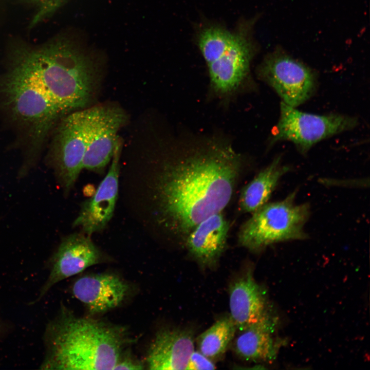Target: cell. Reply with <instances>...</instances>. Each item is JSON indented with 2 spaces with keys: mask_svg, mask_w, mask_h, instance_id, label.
<instances>
[{
  "mask_svg": "<svg viewBox=\"0 0 370 370\" xmlns=\"http://www.w3.org/2000/svg\"><path fill=\"white\" fill-rule=\"evenodd\" d=\"M144 177L148 221L156 238L184 249L190 232L231 201L245 167L230 146L212 144L155 159Z\"/></svg>",
  "mask_w": 370,
  "mask_h": 370,
  "instance_id": "cell-1",
  "label": "cell"
},
{
  "mask_svg": "<svg viewBox=\"0 0 370 370\" xmlns=\"http://www.w3.org/2000/svg\"><path fill=\"white\" fill-rule=\"evenodd\" d=\"M8 66L64 114L86 106L98 82L94 54L78 41L65 36L38 47H17L10 54Z\"/></svg>",
  "mask_w": 370,
  "mask_h": 370,
  "instance_id": "cell-2",
  "label": "cell"
},
{
  "mask_svg": "<svg viewBox=\"0 0 370 370\" xmlns=\"http://www.w3.org/2000/svg\"><path fill=\"white\" fill-rule=\"evenodd\" d=\"M44 369H114L133 340L125 327L78 317L62 306L44 334Z\"/></svg>",
  "mask_w": 370,
  "mask_h": 370,
  "instance_id": "cell-3",
  "label": "cell"
},
{
  "mask_svg": "<svg viewBox=\"0 0 370 370\" xmlns=\"http://www.w3.org/2000/svg\"><path fill=\"white\" fill-rule=\"evenodd\" d=\"M0 110L16 132L23 151L17 175L21 179L36 164L64 114L24 77L8 67L0 75Z\"/></svg>",
  "mask_w": 370,
  "mask_h": 370,
  "instance_id": "cell-4",
  "label": "cell"
},
{
  "mask_svg": "<svg viewBox=\"0 0 370 370\" xmlns=\"http://www.w3.org/2000/svg\"><path fill=\"white\" fill-rule=\"evenodd\" d=\"M297 190L285 199L267 203L251 213L240 227L237 243L251 252L259 253L275 243L308 238L304 227L310 215L308 203L295 202Z\"/></svg>",
  "mask_w": 370,
  "mask_h": 370,
  "instance_id": "cell-5",
  "label": "cell"
},
{
  "mask_svg": "<svg viewBox=\"0 0 370 370\" xmlns=\"http://www.w3.org/2000/svg\"><path fill=\"white\" fill-rule=\"evenodd\" d=\"M95 106L64 116L53 128L45 158L57 179L67 194L83 169L88 136Z\"/></svg>",
  "mask_w": 370,
  "mask_h": 370,
  "instance_id": "cell-6",
  "label": "cell"
},
{
  "mask_svg": "<svg viewBox=\"0 0 370 370\" xmlns=\"http://www.w3.org/2000/svg\"><path fill=\"white\" fill-rule=\"evenodd\" d=\"M358 124V119L355 117L305 113L282 102L280 118L271 132L270 143L290 141L301 154L305 155L318 142L351 130Z\"/></svg>",
  "mask_w": 370,
  "mask_h": 370,
  "instance_id": "cell-7",
  "label": "cell"
},
{
  "mask_svg": "<svg viewBox=\"0 0 370 370\" xmlns=\"http://www.w3.org/2000/svg\"><path fill=\"white\" fill-rule=\"evenodd\" d=\"M258 78L275 90L284 103L296 107L313 95L315 72L281 47L267 54L257 69Z\"/></svg>",
  "mask_w": 370,
  "mask_h": 370,
  "instance_id": "cell-8",
  "label": "cell"
},
{
  "mask_svg": "<svg viewBox=\"0 0 370 370\" xmlns=\"http://www.w3.org/2000/svg\"><path fill=\"white\" fill-rule=\"evenodd\" d=\"M254 22L249 21L240 24L228 49L207 65L211 89L220 97L233 95L249 78L251 62L256 51L251 36Z\"/></svg>",
  "mask_w": 370,
  "mask_h": 370,
  "instance_id": "cell-9",
  "label": "cell"
},
{
  "mask_svg": "<svg viewBox=\"0 0 370 370\" xmlns=\"http://www.w3.org/2000/svg\"><path fill=\"white\" fill-rule=\"evenodd\" d=\"M107 260L106 256L88 236L73 233L66 236L50 258V273L37 300L42 299L60 281Z\"/></svg>",
  "mask_w": 370,
  "mask_h": 370,
  "instance_id": "cell-10",
  "label": "cell"
},
{
  "mask_svg": "<svg viewBox=\"0 0 370 370\" xmlns=\"http://www.w3.org/2000/svg\"><path fill=\"white\" fill-rule=\"evenodd\" d=\"M124 112L108 105L95 106L82 168L100 172L112 159L118 133L126 121Z\"/></svg>",
  "mask_w": 370,
  "mask_h": 370,
  "instance_id": "cell-11",
  "label": "cell"
},
{
  "mask_svg": "<svg viewBox=\"0 0 370 370\" xmlns=\"http://www.w3.org/2000/svg\"><path fill=\"white\" fill-rule=\"evenodd\" d=\"M122 141L117 140L112 163L107 174L94 195L82 202L73 227H79L87 235L103 230L113 216L118 193L119 160Z\"/></svg>",
  "mask_w": 370,
  "mask_h": 370,
  "instance_id": "cell-12",
  "label": "cell"
},
{
  "mask_svg": "<svg viewBox=\"0 0 370 370\" xmlns=\"http://www.w3.org/2000/svg\"><path fill=\"white\" fill-rule=\"evenodd\" d=\"M129 284L117 274H86L73 283L72 291L91 314L102 313L119 306L127 297Z\"/></svg>",
  "mask_w": 370,
  "mask_h": 370,
  "instance_id": "cell-13",
  "label": "cell"
},
{
  "mask_svg": "<svg viewBox=\"0 0 370 370\" xmlns=\"http://www.w3.org/2000/svg\"><path fill=\"white\" fill-rule=\"evenodd\" d=\"M230 228L223 212L213 214L190 232L184 249L201 266L212 267L226 249Z\"/></svg>",
  "mask_w": 370,
  "mask_h": 370,
  "instance_id": "cell-14",
  "label": "cell"
},
{
  "mask_svg": "<svg viewBox=\"0 0 370 370\" xmlns=\"http://www.w3.org/2000/svg\"><path fill=\"white\" fill-rule=\"evenodd\" d=\"M194 350V337L189 330L160 329L150 345L146 358L147 368L153 370L186 369Z\"/></svg>",
  "mask_w": 370,
  "mask_h": 370,
  "instance_id": "cell-15",
  "label": "cell"
},
{
  "mask_svg": "<svg viewBox=\"0 0 370 370\" xmlns=\"http://www.w3.org/2000/svg\"><path fill=\"white\" fill-rule=\"evenodd\" d=\"M266 300L251 270L231 284L229 290L230 317L239 331L267 315Z\"/></svg>",
  "mask_w": 370,
  "mask_h": 370,
  "instance_id": "cell-16",
  "label": "cell"
},
{
  "mask_svg": "<svg viewBox=\"0 0 370 370\" xmlns=\"http://www.w3.org/2000/svg\"><path fill=\"white\" fill-rule=\"evenodd\" d=\"M291 168L283 164L282 156H276L242 189L238 207L243 213H252L267 203L282 177Z\"/></svg>",
  "mask_w": 370,
  "mask_h": 370,
  "instance_id": "cell-17",
  "label": "cell"
},
{
  "mask_svg": "<svg viewBox=\"0 0 370 370\" xmlns=\"http://www.w3.org/2000/svg\"><path fill=\"white\" fill-rule=\"evenodd\" d=\"M273 324L268 314L240 331L234 341L236 355L246 361H269L275 357L279 344L272 337Z\"/></svg>",
  "mask_w": 370,
  "mask_h": 370,
  "instance_id": "cell-18",
  "label": "cell"
},
{
  "mask_svg": "<svg viewBox=\"0 0 370 370\" xmlns=\"http://www.w3.org/2000/svg\"><path fill=\"white\" fill-rule=\"evenodd\" d=\"M236 330L230 316L220 318L198 337L199 351L212 360L220 358L233 340Z\"/></svg>",
  "mask_w": 370,
  "mask_h": 370,
  "instance_id": "cell-19",
  "label": "cell"
},
{
  "mask_svg": "<svg viewBox=\"0 0 370 370\" xmlns=\"http://www.w3.org/2000/svg\"><path fill=\"white\" fill-rule=\"evenodd\" d=\"M234 38V33L217 25L206 27L199 31L197 44L207 65L217 60L228 49Z\"/></svg>",
  "mask_w": 370,
  "mask_h": 370,
  "instance_id": "cell-20",
  "label": "cell"
},
{
  "mask_svg": "<svg viewBox=\"0 0 370 370\" xmlns=\"http://www.w3.org/2000/svg\"><path fill=\"white\" fill-rule=\"evenodd\" d=\"M69 0H22L34 8L35 13L29 24L31 29L53 15Z\"/></svg>",
  "mask_w": 370,
  "mask_h": 370,
  "instance_id": "cell-21",
  "label": "cell"
},
{
  "mask_svg": "<svg viewBox=\"0 0 370 370\" xmlns=\"http://www.w3.org/2000/svg\"><path fill=\"white\" fill-rule=\"evenodd\" d=\"M215 365L213 360L206 356L201 352H192L189 359L186 370H202L215 369Z\"/></svg>",
  "mask_w": 370,
  "mask_h": 370,
  "instance_id": "cell-22",
  "label": "cell"
},
{
  "mask_svg": "<svg viewBox=\"0 0 370 370\" xmlns=\"http://www.w3.org/2000/svg\"><path fill=\"white\" fill-rule=\"evenodd\" d=\"M143 364L127 351L121 355L114 369H143Z\"/></svg>",
  "mask_w": 370,
  "mask_h": 370,
  "instance_id": "cell-23",
  "label": "cell"
}]
</instances>
